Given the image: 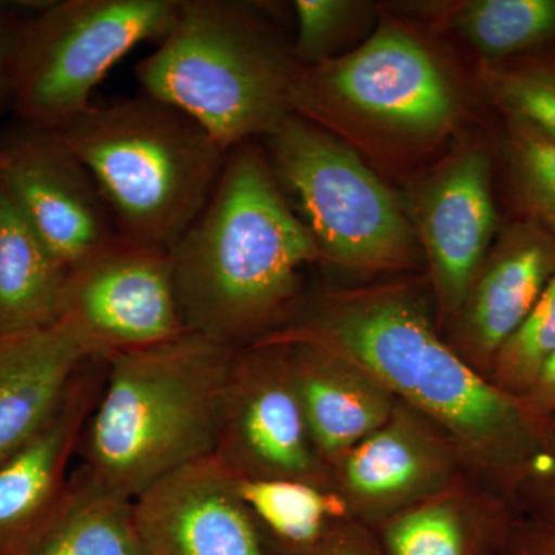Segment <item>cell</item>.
Returning a JSON list of instances; mask_svg holds the SVG:
<instances>
[{
  "instance_id": "30bf717a",
  "label": "cell",
  "mask_w": 555,
  "mask_h": 555,
  "mask_svg": "<svg viewBox=\"0 0 555 555\" xmlns=\"http://www.w3.org/2000/svg\"><path fill=\"white\" fill-rule=\"evenodd\" d=\"M214 456L244 480L332 488L331 474L310 440L283 347L251 345L233 352Z\"/></svg>"
},
{
  "instance_id": "3957f363",
  "label": "cell",
  "mask_w": 555,
  "mask_h": 555,
  "mask_svg": "<svg viewBox=\"0 0 555 555\" xmlns=\"http://www.w3.org/2000/svg\"><path fill=\"white\" fill-rule=\"evenodd\" d=\"M236 349L198 334L118 353L83 427L79 470L131 500L167 474L214 455Z\"/></svg>"
},
{
  "instance_id": "f1b7e54d",
  "label": "cell",
  "mask_w": 555,
  "mask_h": 555,
  "mask_svg": "<svg viewBox=\"0 0 555 555\" xmlns=\"http://www.w3.org/2000/svg\"><path fill=\"white\" fill-rule=\"evenodd\" d=\"M295 555H383L371 528L356 520L346 521L315 546Z\"/></svg>"
},
{
  "instance_id": "d6a6232c",
  "label": "cell",
  "mask_w": 555,
  "mask_h": 555,
  "mask_svg": "<svg viewBox=\"0 0 555 555\" xmlns=\"http://www.w3.org/2000/svg\"><path fill=\"white\" fill-rule=\"evenodd\" d=\"M554 427H555V422H554Z\"/></svg>"
},
{
  "instance_id": "ba28073f",
  "label": "cell",
  "mask_w": 555,
  "mask_h": 555,
  "mask_svg": "<svg viewBox=\"0 0 555 555\" xmlns=\"http://www.w3.org/2000/svg\"><path fill=\"white\" fill-rule=\"evenodd\" d=\"M181 0H54L22 25L10 104L16 119L61 130L91 105L105 75L139 43L160 42Z\"/></svg>"
},
{
  "instance_id": "4fadbf2b",
  "label": "cell",
  "mask_w": 555,
  "mask_h": 555,
  "mask_svg": "<svg viewBox=\"0 0 555 555\" xmlns=\"http://www.w3.org/2000/svg\"><path fill=\"white\" fill-rule=\"evenodd\" d=\"M467 474L474 473L452 438L397 401L389 418L331 467V481L350 517L372 528Z\"/></svg>"
},
{
  "instance_id": "8fae6325",
  "label": "cell",
  "mask_w": 555,
  "mask_h": 555,
  "mask_svg": "<svg viewBox=\"0 0 555 555\" xmlns=\"http://www.w3.org/2000/svg\"><path fill=\"white\" fill-rule=\"evenodd\" d=\"M0 182L67 270L120 241L100 188L60 131L20 119L0 130Z\"/></svg>"
},
{
  "instance_id": "e0dca14e",
  "label": "cell",
  "mask_w": 555,
  "mask_h": 555,
  "mask_svg": "<svg viewBox=\"0 0 555 555\" xmlns=\"http://www.w3.org/2000/svg\"><path fill=\"white\" fill-rule=\"evenodd\" d=\"M257 345L283 347L310 440L328 474L396 409V396L374 374L334 350L305 343Z\"/></svg>"
},
{
  "instance_id": "52a82bcc",
  "label": "cell",
  "mask_w": 555,
  "mask_h": 555,
  "mask_svg": "<svg viewBox=\"0 0 555 555\" xmlns=\"http://www.w3.org/2000/svg\"><path fill=\"white\" fill-rule=\"evenodd\" d=\"M262 147L321 261L360 284L425 269L409 211L341 139L291 113Z\"/></svg>"
},
{
  "instance_id": "7402d4cb",
  "label": "cell",
  "mask_w": 555,
  "mask_h": 555,
  "mask_svg": "<svg viewBox=\"0 0 555 555\" xmlns=\"http://www.w3.org/2000/svg\"><path fill=\"white\" fill-rule=\"evenodd\" d=\"M412 9L462 36L481 62L516 60L555 47V0H463Z\"/></svg>"
},
{
  "instance_id": "5bb4252c",
  "label": "cell",
  "mask_w": 555,
  "mask_h": 555,
  "mask_svg": "<svg viewBox=\"0 0 555 555\" xmlns=\"http://www.w3.org/2000/svg\"><path fill=\"white\" fill-rule=\"evenodd\" d=\"M133 511L149 555H273L235 477L214 455L160 478Z\"/></svg>"
},
{
  "instance_id": "cb8c5ba5",
  "label": "cell",
  "mask_w": 555,
  "mask_h": 555,
  "mask_svg": "<svg viewBox=\"0 0 555 555\" xmlns=\"http://www.w3.org/2000/svg\"><path fill=\"white\" fill-rule=\"evenodd\" d=\"M478 80L503 119L555 138V47L503 62H480Z\"/></svg>"
},
{
  "instance_id": "44dd1931",
  "label": "cell",
  "mask_w": 555,
  "mask_h": 555,
  "mask_svg": "<svg viewBox=\"0 0 555 555\" xmlns=\"http://www.w3.org/2000/svg\"><path fill=\"white\" fill-rule=\"evenodd\" d=\"M21 555H149L133 502L102 491L82 470L69 476L53 516Z\"/></svg>"
},
{
  "instance_id": "ac0fdd59",
  "label": "cell",
  "mask_w": 555,
  "mask_h": 555,
  "mask_svg": "<svg viewBox=\"0 0 555 555\" xmlns=\"http://www.w3.org/2000/svg\"><path fill=\"white\" fill-rule=\"evenodd\" d=\"M474 474L372 526L383 555H499L521 516Z\"/></svg>"
},
{
  "instance_id": "2e32d148",
  "label": "cell",
  "mask_w": 555,
  "mask_h": 555,
  "mask_svg": "<svg viewBox=\"0 0 555 555\" xmlns=\"http://www.w3.org/2000/svg\"><path fill=\"white\" fill-rule=\"evenodd\" d=\"M105 375L107 361H86L46 426L0 466V555L24 553L60 506Z\"/></svg>"
},
{
  "instance_id": "603a6c76",
  "label": "cell",
  "mask_w": 555,
  "mask_h": 555,
  "mask_svg": "<svg viewBox=\"0 0 555 555\" xmlns=\"http://www.w3.org/2000/svg\"><path fill=\"white\" fill-rule=\"evenodd\" d=\"M235 483L273 555L302 553L339 525L353 520L334 488L308 481L236 477Z\"/></svg>"
},
{
  "instance_id": "9a60e30c",
  "label": "cell",
  "mask_w": 555,
  "mask_h": 555,
  "mask_svg": "<svg viewBox=\"0 0 555 555\" xmlns=\"http://www.w3.org/2000/svg\"><path fill=\"white\" fill-rule=\"evenodd\" d=\"M554 275L553 236L531 219L507 222L441 334L470 367L489 378L500 350L524 326Z\"/></svg>"
},
{
  "instance_id": "8992f818",
  "label": "cell",
  "mask_w": 555,
  "mask_h": 555,
  "mask_svg": "<svg viewBox=\"0 0 555 555\" xmlns=\"http://www.w3.org/2000/svg\"><path fill=\"white\" fill-rule=\"evenodd\" d=\"M292 113L372 155H422L456 130L462 102L447 69L392 17L358 49L299 68Z\"/></svg>"
},
{
  "instance_id": "d4e9b609",
  "label": "cell",
  "mask_w": 555,
  "mask_h": 555,
  "mask_svg": "<svg viewBox=\"0 0 555 555\" xmlns=\"http://www.w3.org/2000/svg\"><path fill=\"white\" fill-rule=\"evenodd\" d=\"M503 122L500 152L520 217L555 240V138L521 120Z\"/></svg>"
},
{
  "instance_id": "ffe728a7",
  "label": "cell",
  "mask_w": 555,
  "mask_h": 555,
  "mask_svg": "<svg viewBox=\"0 0 555 555\" xmlns=\"http://www.w3.org/2000/svg\"><path fill=\"white\" fill-rule=\"evenodd\" d=\"M67 273L0 182V334L57 323Z\"/></svg>"
},
{
  "instance_id": "83f0119b",
  "label": "cell",
  "mask_w": 555,
  "mask_h": 555,
  "mask_svg": "<svg viewBox=\"0 0 555 555\" xmlns=\"http://www.w3.org/2000/svg\"><path fill=\"white\" fill-rule=\"evenodd\" d=\"M38 5V2L0 0V105L10 102L11 65L22 25Z\"/></svg>"
},
{
  "instance_id": "836d02e7",
  "label": "cell",
  "mask_w": 555,
  "mask_h": 555,
  "mask_svg": "<svg viewBox=\"0 0 555 555\" xmlns=\"http://www.w3.org/2000/svg\"><path fill=\"white\" fill-rule=\"evenodd\" d=\"M0 130H2V129H0Z\"/></svg>"
},
{
  "instance_id": "277c9868",
  "label": "cell",
  "mask_w": 555,
  "mask_h": 555,
  "mask_svg": "<svg viewBox=\"0 0 555 555\" xmlns=\"http://www.w3.org/2000/svg\"><path fill=\"white\" fill-rule=\"evenodd\" d=\"M292 43L238 0H181L177 21L134 75L142 93L181 109L230 152L291 115Z\"/></svg>"
},
{
  "instance_id": "f546056e",
  "label": "cell",
  "mask_w": 555,
  "mask_h": 555,
  "mask_svg": "<svg viewBox=\"0 0 555 555\" xmlns=\"http://www.w3.org/2000/svg\"><path fill=\"white\" fill-rule=\"evenodd\" d=\"M499 555H555V525L521 514Z\"/></svg>"
},
{
  "instance_id": "4dcf8cb0",
  "label": "cell",
  "mask_w": 555,
  "mask_h": 555,
  "mask_svg": "<svg viewBox=\"0 0 555 555\" xmlns=\"http://www.w3.org/2000/svg\"><path fill=\"white\" fill-rule=\"evenodd\" d=\"M520 511L525 516L555 525V448L550 462L521 496Z\"/></svg>"
},
{
  "instance_id": "4316f807",
  "label": "cell",
  "mask_w": 555,
  "mask_h": 555,
  "mask_svg": "<svg viewBox=\"0 0 555 555\" xmlns=\"http://www.w3.org/2000/svg\"><path fill=\"white\" fill-rule=\"evenodd\" d=\"M372 3L356 0H295L297 38L292 43L299 67L338 57V51L371 16Z\"/></svg>"
},
{
  "instance_id": "d6986e66",
  "label": "cell",
  "mask_w": 555,
  "mask_h": 555,
  "mask_svg": "<svg viewBox=\"0 0 555 555\" xmlns=\"http://www.w3.org/2000/svg\"><path fill=\"white\" fill-rule=\"evenodd\" d=\"M89 360L60 321L0 334V466L46 426Z\"/></svg>"
},
{
  "instance_id": "484cf974",
  "label": "cell",
  "mask_w": 555,
  "mask_h": 555,
  "mask_svg": "<svg viewBox=\"0 0 555 555\" xmlns=\"http://www.w3.org/2000/svg\"><path fill=\"white\" fill-rule=\"evenodd\" d=\"M554 353L555 275L524 326L500 350L489 372V379L503 392L521 398Z\"/></svg>"
},
{
  "instance_id": "7a4b0ae2",
  "label": "cell",
  "mask_w": 555,
  "mask_h": 555,
  "mask_svg": "<svg viewBox=\"0 0 555 555\" xmlns=\"http://www.w3.org/2000/svg\"><path fill=\"white\" fill-rule=\"evenodd\" d=\"M169 250L185 328L232 349L286 326L306 297L302 269L321 261L258 141L230 150L206 207Z\"/></svg>"
},
{
  "instance_id": "7c38bea8",
  "label": "cell",
  "mask_w": 555,
  "mask_h": 555,
  "mask_svg": "<svg viewBox=\"0 0 555 555\" xmlns=\"http://www.w3.org/2000/svg\"><path fill=\"white\" fill-rule=\"evenodd\" d=\"M491 179V152L477 142L452 153L414 193L409 217L440 331L462 306L499 233Z\"/></svg>"
},
{
  "instance_id": "1f68e13d",
  "label": "cell",
  "mask_w": 555,
  "mask_h": 555,
  "mask_svg": "<svg viewBox=\"0 0 555 555\" xmlns=\"http://www.w3.org/2000/svg\"><path fill=\"white\" fill-rule=\"evenodd\" d=\"M521 400L539 418L555 422V353L540 369Z\"/></svg>"
},
{
  "instance_id": "9c48e42d",
  "label": "cell",
  "mask_w": 555,
  "mask_h": 555,
  "mask_svg": "<svg viewBox=\"0 0 555 555\" xmlns=\"http://www.w3.org/2000/svg\"><path fill=\"white\" fill-rule=\"evenodd\" d=\"M57 321L90 360L107 361L188 334L169 248L120 240L68 270Z\"/></svg>"
},
{
  "instance_id": "6da1fadb",
  "label": "cell",
  "mask_w": 555,
  "mask_h": 555,
  "mask_svg": "<svg viewBox=\"0 0 555 555\" xmlns=\"http://www.w3.org/2000/svg\"><path fill=\"white\" fill-rule=\"evenodd\" d=\"M258 343H305L361 364L440 426L469 469L518 507L553 455L554 422L499 389L444 339L426 275L306 294L286 326Z\"/></svg>"
},
{
  "instance_id": "5b68a950",
  "label": "cell",
  "mask_w": 555,
  "mask_h": 555,
  "mask_svg": "<svg viewBox=\"0 0 555 555\" xmlns=\"http://www.w3.org/2000/svg\"><path fill=\"white\" fill-rule=\"evenodd\" d=\"M100 188L120 240L170 248L206 207L228 153L147 93L91 104L57 130Z\"/></svg>"
}]
</instances>
